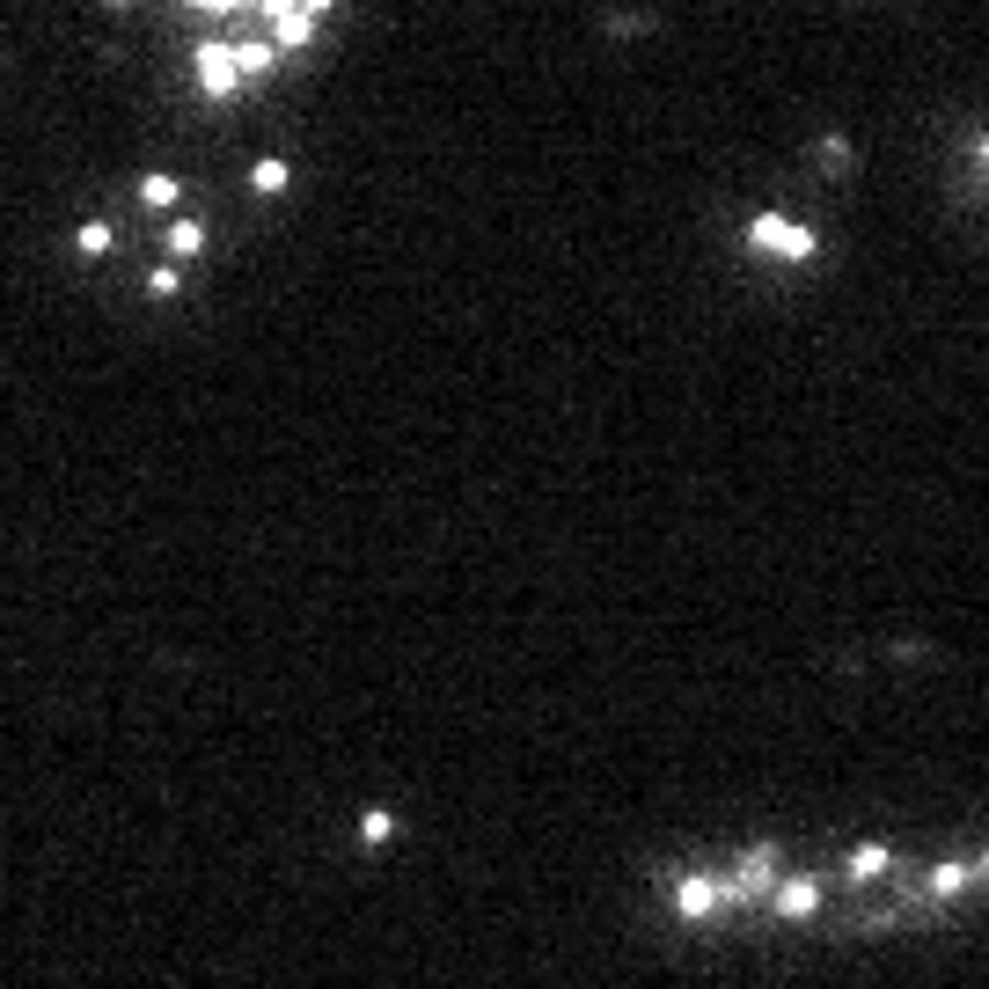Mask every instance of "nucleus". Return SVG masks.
<instances>
[{"label": "nucleus", "instance_id": "obj_18", "mask_svg": "<svg viewBox=\"0 0 989 989\" xmlns=\"http://www.w3.org/2000/svg\"><path fill=\"white\" fill-rule=\"evenodd\" d=\"M228 8H265V0H213V15H228Z\"/></svg>", "mask_w": 989, "mask_h": 989}, {"label": "nucleus", "instance_id": "obj_14", "mask_svg": "<svg viewBox=\"0 0 989 989\" xmlns=\"http://www.w3.org/2000/svg\"><path fill=\"white\" fill-rule=\"evenodd\" d=\"M961 887H967V865H931V894H939V901H953Z\"/></svg>", "mask_w": 989, "mask_h": 989}, {"label": "nucleus", "instance_id": "obj_11", "mask_svg": "<svg viewBox=\"0 0 989 989\" xmlns=\"http://www.w3.org/2000/svg\"><path fill=\"white\" fill-rule=\"evenodd\" d=\"M176 198H184V184H176V176H140V206H154V213H170Z\"/></svg>", "mask_w": 989, "mask_h": 989}, {"label": "nucleus", "instance_id": "obj_15", "mask_svg": "<svg viewBox=\"0 0 989 989\" xmlns=\"http://www.w3.org/2000/svg\"><path fill=\"white\" fill-rule=\"evenodd\" d=\"M388 828H396V821H388V806H366V814H360V836H366V843H388Z\"/></svg>", "mask_w": 989, "mask_h": 989}, {"label": "nucleus", "instance_id": "obj_7", "mask_svg": "<svg viewBox=\"0 0 989 989\" xmlns=\"http://www.w3.org/2000/svg\"><path fill=\"white\" fill-rule=\"evenodd\" d=\"M198 249H206V220L176 213V220H170V257H176V265H191Z\"/></svg>", "mask_w": 989, "mask_h": 989}, {"label": "nucleus", "instance_id": "obj_6", "mask_svg": "<svg viewBox=\"0 0 989 989\" xmlns=\"http://www.w3.org/2000/svg\"><path fill=\"white\" fill-rule=\"evenodd\" d=\"M770 909H777V917H784V923H806V917H814V909H821V887H814V880H777Z\"/></svg>", "mask_w": 989, "mask_h": 989}, {"label": "nucleus", "instance_id": "obj_3", "mask_svg": "<svg viewBox=\"0 0 989 989\" xmlns=\"http://www.w3.org/2000/svg\"><path fill=\"white\" fill-rule=\"evenodd\" d=\"M265 15H271V51H309L315 45V23L293 0H265Z\"/></svg>", "mask_w": 989, "mask_h": 989}, {"label": "nucleus", "instance_id": "obj_10", "mask_svg": "<svg viewBox=\"0 0 989 989\" xmlns=\"http://www.w3.org/2000/svg\"><path fill=\"white\" fill-rule=\"evenodd\" d=\"M271 59H279L271 37H242V45H235V73H271Z\"/></svg>", "mask_w": 989, "mask_h": 989}, {"label": "nucleus", "instance_id": "obj_1", "mask_svg": "<svg viewBox=\"0 0 989 989\" xmlns=\"http://www.w3.org/2000/svg\"><path fill=\"white\" fill-rule=\"evenodd\" d=\"M748 249H763V257H784V265H814V228H799V220L784 213H748Z\"/></svg>", "mask_w": 989, "mask_h": 989}, {"label": "nucleus", "instance_id": "obj_9", "mask_svg": "<svg viewBox=\"0 0 989 989\" xmlns=\"http://www.w3.org/2000/svg\"><path fill=\"white\" fill-rule=\"evenodd\" d=\"M887 865H894L887 843H858V850H850V880H880Z\"/></svg>", "mask_w": 989, "mask_h": 989}, {"label": "nucleus", "instance_id": "obj_13", "mask_svg": "<svg viewBox=\"0 0 989 989\" xmlns=\"http://www.w3.org/2000/svg\"><path fill=\"white\" fill-rule=\"evenodd\" d=\"M814 154H821V170H828V176H843V170H850V140H843V132H828Z\"/></svg>", "mask_w": 989, "mask_h": 989}, {"label": "nucleus", "instance_id": "obj_16", "mask_svg": "<svg viewBox=\"0 0 989 989\" xmlns=\"http://www.w3.org/2000/svg\"><path fill=\"white\" fill-rule=\"evenodd\" d=\"M147 287H154V293H176V287H184V271L162 265V271H147Z\"/></svg>", "mask_w": 989, "mask_h": 989}, {"label": "nucleus", "instance_id": "obj_21", "mask_svg": "<svg viewBox=\"0 0 989 989\" xmlns=\"http://www.w3.org/2000/svg\"><path fill=\"white\" fill-rule=\"evenodd\" d=\"M982 170H989V140H982Z\"/></svg>", "mask_w": 989, "mask_h": 989}, {"label": "nucleus", "instance_id": "obj_20", "mask_svg": "<svg viewBox=\"0 0 989 989\" xmlns=\"http://www.w3.org/2000/svg\"><path fill=\"white\" fill-rule=\"evenodd\" d=\"M975 872H982V880H989V850H982V865H975Z\"/></svg>", "mask_w": 989, "mask_h": 989}, {"label": "nucleus", "instance_id": "obj_4", "mask_svg": "<svg viewBox=\"0 0 989 989\" xmlns=\"http://www.w3.org/2000/svg\"><path fill=\"white\" fill-rule=\"evenodd\" d=\"M235 45H198V89L206 96H235Z\"/></svg>", "mask_w": 989, "mask_h": 989}, {"label": "nucleus", "instance_id": "obj_17", "mask_svg": "<svg viewBox=\"0 0 989 989\" xmlns=\"http://www.w3.org/2000/svg\"><path fill=\"white\" fill-rule=\"evenodd\" d=\"M293 8H301V15H309V23H323V15H330V8H338V0H293Z\"/></svg>", "mask_w": 989, "mask_h": 989}, {"label": "nucleus", "instance_id": "obj_8", "mask_svg": "<svg viewBox=\"0 0 989 989\" xmlns=\"http://www.w3.org/2000/svg\"><path fill=\"white\" fill-rule=\"evenodd\" d=\"M287 176H293L287 154H265V162L249 170V191H257V198H279V191H287Z\"/></svg>", "mask_w": 989, "mask_h": 989}, {"label": "nucleus", "instance_id": "obj_19", "mask_svg": "<svg viewBox=\"0 0 989 989\" xmlns=\"http://www.w3.org/2000/svg\"><path fill=\"white\" fill-rule=\"evenodd\" d=\"M184 8H206V15H213V0H184Z\"/></svg>", "mask_w": 989, "mask_h": 989}, {"label": "nucleus", "instance_id": "obj_12", "mask_svg": "<svg viewBox=\"0 0 989 989\" xmlns=\"http://www.w3.org/2000/svg\"><path fill=\"white\" fill-rule=\"evenodd\" d=\"M73 249H81V257H103V249H110V220H81V228H73Z\"/></svg>", "mask_w": 989, "mask_h": 989}, {"label": "nucleus", "instance_id": "obj_2", "mask_svg": "<svg viewBox=\"0 0 989 989\" xmlns=\"http://www.w3.org/2000/svg\"><path fill=\"white\" fill-rule=\"evenodd\" d=\"M755 894H777V850H748L741 865L725 872V901H755Z\"/></svg>", "mask_w": 989, "mask_h": 989}, {"label": "nucleus", "instance_id": "obj_5", "mask_svg": "<svg viewBox=\"0 0 989 989\" xmlns=\"http://www.w3.org/2000/svg\"><path fill=\"white\" fill-rule=\"evenodd\" d=\"M719 901H725V880H711V872H689V880L675 887V909H682L689 923H703Z\"/></svg>", "mask_w": 989, "mask_h": 989}, {"label": "nucleus", "instance_id": "obj_22", "mask_svg": "<svg viewBox=\"0 0 989 989\" xmlns=\"http://www.w3.org/2000/svg\"><path fill=\"white\" fill-rule=\"evenodd\" d=\"M110 8H132V0H110Z\"/></svg>", "mask_w": 989, "mask_h": 989}]
</instances>
